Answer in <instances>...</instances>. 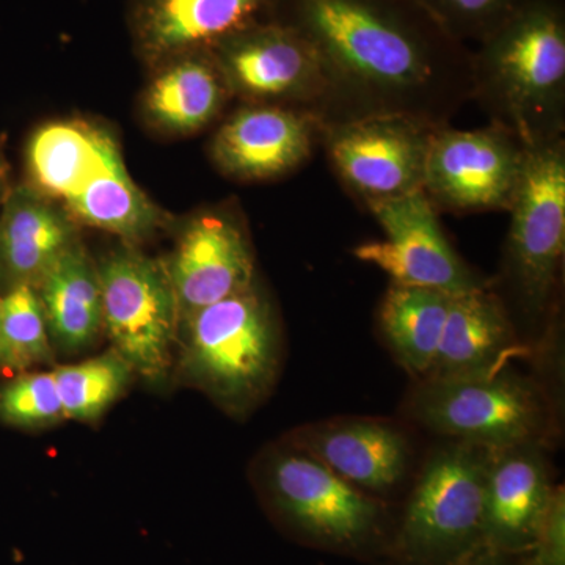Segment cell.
<instances>
[{
	"mask_svg": "<svg viewBox=\"0 0 565 565\" xmlns=\"http://www.w3.org/2000/svg\"><path fill=\"white\" fill-rule=\"evenodd\" d=\"M274 18L321 58L332 122L399 114L446 126L473 98V51L416 0H280Z\"/></svg>",
	"mask_w": 565,
	"mask_h": 565,
	"instance_id": "cell-1",
	"label": "cell"
},
{
	"mask_svg": "<svg viewBox=\"0 0 565 565\" xmlns=\"http://www.w3.org/2000/svg\"><path fill=\"white\" fill-rule=\"evenodd\" d=\"M473 98L523 147L563 136L565 13L559 0H525L473 51Z\"/></svg>",
	"mask_w": 565,
	"mask_h": 565,
	"instance_id": "cell-2",
	"label": "cell"
},
{
	"mask_svg": "<svg viewBox=\"0 0 565 565\" xmlns=\"http://www.w3.org/2000/svg\"><path fill=\"white\" fill-rule=\"evenodd\" d=\"M281 359L277 311L255 282L181 323L174 367L225 414L244 418L273 392Z\"/></svg>",
	"mask_w": 565,
	"mask_h": 565,
	"instance_id": "cell-3",
	"label": "cell"
},
{
	"mask_svg": "<svg viewBox=\"0 0 565 565\" xmlns=\"http://www.w3.org/2000/svg\"><path fill=\"white\" fill-rule=\"evenodd\" d=\"M256 478L270 515L296 541L334 555L386 557L394 525L384 501L310 452L285 438L263 452Z\"/></svg>",
	"mask_w": 565,
	"mask_h": 565,
	"instance_id": "cell-4",
	"label": "cell"
},
{
	"mask_svg": "<svg viewBox=\"0 0 565 565\" xmlns=\"http://www.w3.org/2000/svg\"><path fill=\"white\" fill-rule=\"evenodd\" d=\"M511 226L505 239L503 282L512 321L527 329L552 323L565 250L564 137L525 147L522 173L509 204Z\"/></svg>",
	"mask_w": 565,
	"mask_h": 565,
	"instance_id": "cell-5",
	"label": "cell"
},
{
	"mask_svg": "<svg viewBox=\"0 0 565 565\" xmlns=\"http://www.w3.org/2000/svg\"><path fill=\"white\" fill-rule=\"evenodd\" d=\"M492 449L449 440L427 459L394 523L386 557L451 565L484 545L486 478Z\"/></svg>",
	"mask_w": 565,
	"mask_h": 565,
	"instance_id": "cell-6",
	"label": "cell"
},
{
	"mask_svg": "<svg viewBox=\"0 0 565 565\" xmlns=\"http://www.w3.org/2000/svg\"><path fill=\"white\" fill-rule=\"evenodd\" d=\"M404 416L449 440L492 451L546 445L555 422L544 386L511 366L468 377L422 379L408 393Z\"/></svg>",
	"mask_w": 565,
	"mask_h": 565,
	"instance_id": "cell-7",
	"label": "cell"
},
{
	"mask_svg": "<svg viewBox=\"0 0 565 565\" xmlns=\"http://www.w3.org/2000/svg\"><path fill=\"white\" fill-rule=\"evenodd\" d=\"M103 294L104 337L136 377L161 385L172 375L180 313L172 282L159 259L129 244L96 262Z\"/></svg>",
	"mask_w": 565,
	"mask_h": 565,
	"instance_id": "cell-8",
	"label": "cell"
},
{
	"mask_svg": "<svg viewBox=\"0 0 565 565\" xmlns=\"http://www.w3.org/2000/svg\"><path fill=\"white\" fill-rule=\"evenodd\" d=\"M232 96L307 111L322 128L333 118L329 77L315 47L278 20L256 22L211 50Z\"/></svg>",
	"mask_w": 565,
	"mask_h": 565,
	"instance_id": "cell-9",
	"label": "cell"
},
{
	"mask_svg": "<svg viewBox=\"0 0 565 565\" xmlns=\"http://www.w3.org/2000/svg\"><path fill=\"white\" fill-rule=\"evenodd\" d=\"M433 122L399 114L366 115L323 126L334 172L364 203L423 189Z\"/></svg>",
	"mask_w": 565,
	"mask_h": 565,
	"instance_id": "cell-10",
	"label": "cell"
},
{
	"mask_svg": "<svg viewBox=\"0 0 565 565\" xmlns=\"http://www.w3.org/2000/svg\"><path fill=\"white\" fill-rule=\"evenodd\" d=\"M367 207L385 241L356 245L352 255L388 275L393 285L433 288L451 296L489 286L446 239L423 189L367 203Z\"/></svg>",
	"mask_w": 565,
	"mask_h": 565,
	"instance_id": "cell-11",
	"label": "cell"
},
{
	"mask_svg": "<svg viewBox=\"0 0 565 565\" xmlns=\"http://www.w3.org/2000/svg\"><path fill=\"white\" fill-rule=\"evenodd\" d=\"M525 147L501 126L460 131L435 129L424 166L423 191L444 210H509L522 173Z\"/></svg>",
	"mask_w": 565,
	"mask_h": 565,
	"instance_id": "cell-12",
	"label": "cell"
},
{
	"mask_svg": "<svg viewBox=\"0 0 565 565\" xmlns=\"http://www.w3.org/2000/svg\"><path fill=\"white\" fill-rule=\"evenodd\" d=\"M162 263L177 297L180 326L196 311L258 282L250 239L228 212L191 218Z\"/></svg>",
	"mask_w": 565,
	"mask_h": 565,
	"instance_id": "cell-13",
	"label": "cell"
},
{
	"mask_svg": "<svg viewBox=\"0 0 565 565\" xmlns=\"http://www.w3.org/2000/svg\"><path fill=\"white\" fill-rule=\"evenodd\" d=\"M349 484L384 497L403 486L414 446L396 423L375 418H333L297 427L286 435Z\"/></svg>",
	"mask_w": 565,
	"mask_h": 565,
	"instance_id": "cell-14",
	"label": "cell"
},
{
	"mask_svg": "<svg viewBox=\"0 0 565 565\" xmlns=\"http://www.w3.org/2000/svg\"><path fill=\"white\" fill-rule=\"evenodd\" d=\"M321 132V122L307 111L247 104L215 132L211 154L215 166L234 180H273L299 169Z\"/></svg>",
	"mask_w": 565,
	"mask_h": 565,
	"instance_id": "cell-15",
	"label": "cell"
},
{
	"mask_svg": "<svg viewBox=\"0 0 565 565\" xmlns=\"http://www.w3.org/2000/svg\"><path fill=\"white\" fill-rule=\"evenodd\" d=\"M280 0H132L131 32L151 66L211 51L233 33L274 20Z\"/></svg>",
	"mask_w": 565,
	"mask_h": 565,
	"instance_id": "cell-16",
	"label": "cell"
},
{
	"mask_svg": "<svg viewBox=\"0 0 565 565\" xmlns=\"http://www.w3.org/2000/svg\"><path fill=\"white\" fill-rule=\"evenodd\" d=\"M553 490L545 444L493 451L486 478L484 544L509 555H525Z\"/></svg>",
	"mask_w": 565,
	"mask_h": 565,
	"instance_id": "cell-17",
	"label": "cell"
},
{
	"mask_svg": "<svg viewBox=\"0 0 565 565\" xmlns=\"http://www.w3.org/2000/svg\"><path fill=\"white\" fill-rule=\"evenodd\" d=\"M76 218L31 184L10 188L0 210V294L41 281L55 262L79 244Z\"/></svg>",
	"mask_w": 565,
	"mask_h": 565,
	"instance_id": "cell-18",
	"label": "cell"
},
{
	"mask_svg": "<svg viewBox=\"0 0 565 565\" xmlns=\"http://www.w3.org/2000/svg\"><path fill=\"white\" fill-rule=\"evenodd\" d=\"M527 352L503 297L484 286L451 296L437 356L426 377L490 374Z\"/></svg>",
	"mask_w": 565,
	"mask_h": 565,
	"instance_id": "cell-19",
	"label": "cell"
},
{
	"mask_svg": "<svg viewBox=\"0 0 565 565\" xmlns=\"http://www.w3.org/2000/svg\"><path fill=\"white\" fill-rule=\"evenodd\" d=\"M121 161L117 140L102 126L81 120L47 122L29 140V184L66 204L88 182Z\"/></svg>",
	"mask_w": 565,
	"mask_h": 565,
	"instance_id": "cell-20",
	"label": "cell"
},
{
	"mask_svg": "<svg viewBox=\"0 0 565 565\" xmlns=\"http://www.w3.org/2000/svg\"><path fill=\"white\" fill-rule=\"evenodd\" d=\"M152 68L143 114L159 131L174 136L200 131L221 115L232 96L211 51L177 55Z\"/></svg>",
	"mask_w": 565,
	"mask_h": 565,
	"instance_id": "cell-21",
	"label": "cell"
},
{
	"mask_svg": "<svg viewBox=\"0 0 565 565\" xmlns=\"http://www.w3.org/2000/svg\"><path fill=\"white\" fill-rule=\"evenodd\" d=\"M55 355L88 351L104 334L98 266L82 243L63 253L35 288Z\"/></svg>",
	"mask_w": 565,
	"mask_h": 565,
	"instance_id": "cell-22",
	"label": "cell"
},
{
	"mask_svg": "<svg viewBox=\"0 0 565 565\" xmlns=\"http://www.w3.org/2000/svg\"><path fill=\"white\" fill-rule=\"evenodd\" d=\"M451 294L419 286H390L379 329L394 359L416 381L426 377L437 356Z\"/></svg>",
	"mask_w": 565,
	"mask_h": 565,
	"instance_id": "cell-23",
	"label": "cell"
},
{
	"mask_svg": "<svg viewBox=\"0 0 565 565\" xmlns=\"http://www.w3.org/2000/svg\"><path fill=\"white\" fill-rule=\"evenodd\" d=\"M63 206L77 223L125 241L143 239L166 225V215L132 181L125 161L88 182Z\"/></svg>",
	"mask_w": 565,
	"mask_h": 565,
	"instance_id": "cell-24",
	"label": "cell"
},
{
	"mask_svg": "<svg viewBox=\"0 0 565 565\" xmlns=\"http://www.w3.org/2000/svg\"><path fill=\"white\" fill-rule=\"evenodd\" d=\"M66 419L93 423L102 418L128 390L136 374L115 351L84 362L54 367Z\"/></svg>",
	"mask_w": 565,
	"mask_h": 565,
	"instance_id": "cell-25",
	"label": "cell"
},
{
	"mask_svg": "<svg viewBox=\"0 0 565 565\" xmlns=\"http://www.w3.org/2000/svg\"><path fill=\"white\" fill-rule=\"evenodd\" d=\"M3 375L41 370L55 362L46 316L32 286L0 294Z\"/></svg>",
	"mask_w": 565,
	"mask_h": 565,
	"instance_id": "cell-26",
	"label": "cell"
},
{
	"mask_svg": "<svg viewBox=\"0 0 565 565\" xmlns=\"http://www.w3.org/2000/svg\"><path fill=\"white\" fill-rule=\"evenodd\" d=\"M0 381V424L21 430H40L65 418L54 371L33 370L3 375Z\"/></svg>",
	"mask_w": 565,
	"mask_h": 565,
	"instance_id": "cell-27",
	"label": "cell"
},
{
	"mask_svg": "<svg viewBox=\"0 0 565 565\" xmlns=\"http://www.w3.org/2000/svg\"><path fill=\"white\" fill-rule=\"evenodd\" d=\"M460 43H481L525 0H416Z\"/></svg>",
	"mask_w": 565,
	"mask_h": 565,
	"instance_id": "cell-28",
	"label": "cell"
},
{
	"mask_svg": "<svg viewBox=\"0 0 565 565\" xmlns=\"http://www.w3.org/2000/svg\"><path fill=\"white\" fill-rule=\"evenodd\" d=\"M516 565H565V492L555 486L544 519Z\"/></svg>",
	"mask_w": 565,
	"mask_h": 565,
	"instance_id": "cell-29",
	"label": "cell"
},
{
	"mask_svg": "<svg viewBox=\"0 0 565 565\" xmlns=\"http://www.w3.org/2000/svg\"><path fill=\"white\" fill-rule=\"evenodd\" d=\"M519 557L484 544L451 565H516Z\"/></svg>",
	"mask_w": 565,
	"mask_h": 565,
	"instance_id": "cell-30",
	"label": "cell"
},
{
	"mask_svg": "<svg viewBox=\"0 0 565 565\" xmlns=\"http://www.w3.org/2000/svg\"><path fill=\"white\" fill-rule=\"evenodd\" d=\"M9 174L10 166L9 159H7L6 139L0 137V210H2L7 193L10 191Z\"/></svg>",
	"mask_w": 565,
	"mask_h": 565,
	"instance_id": "cell-31",
	"label": "cell"
},
{
	"mask_svg": "<svg viewBox=\"0 0 565 565\" xmlns=\"http://www.w3.org/2000/svg\"><path fill=\"white\" fill-rule=\"evenodd\" d=\"M0 374H3L2 344H0Z\"/></svg>",
	"mask_w": 565,
	"mask_h": 565,
	"instance_id": "cell-32",
	"label": "cell"
},
{
	"mask_svg": "<svg viewBox=\"0 0 565 565\" xmlns=\"http://www.w3.org/2000/svg\"><path fill=\"white\" fill-rule=\"evenodd\" d=\"M382 565H401V564L394 563V561L388 559V563H385V564H382Z\"/></svg>",
	"mask_w": 565,
	"mask_h": 565,
	"instance_id": "cell-33",
	"label": "cell"
}]
</instances>
